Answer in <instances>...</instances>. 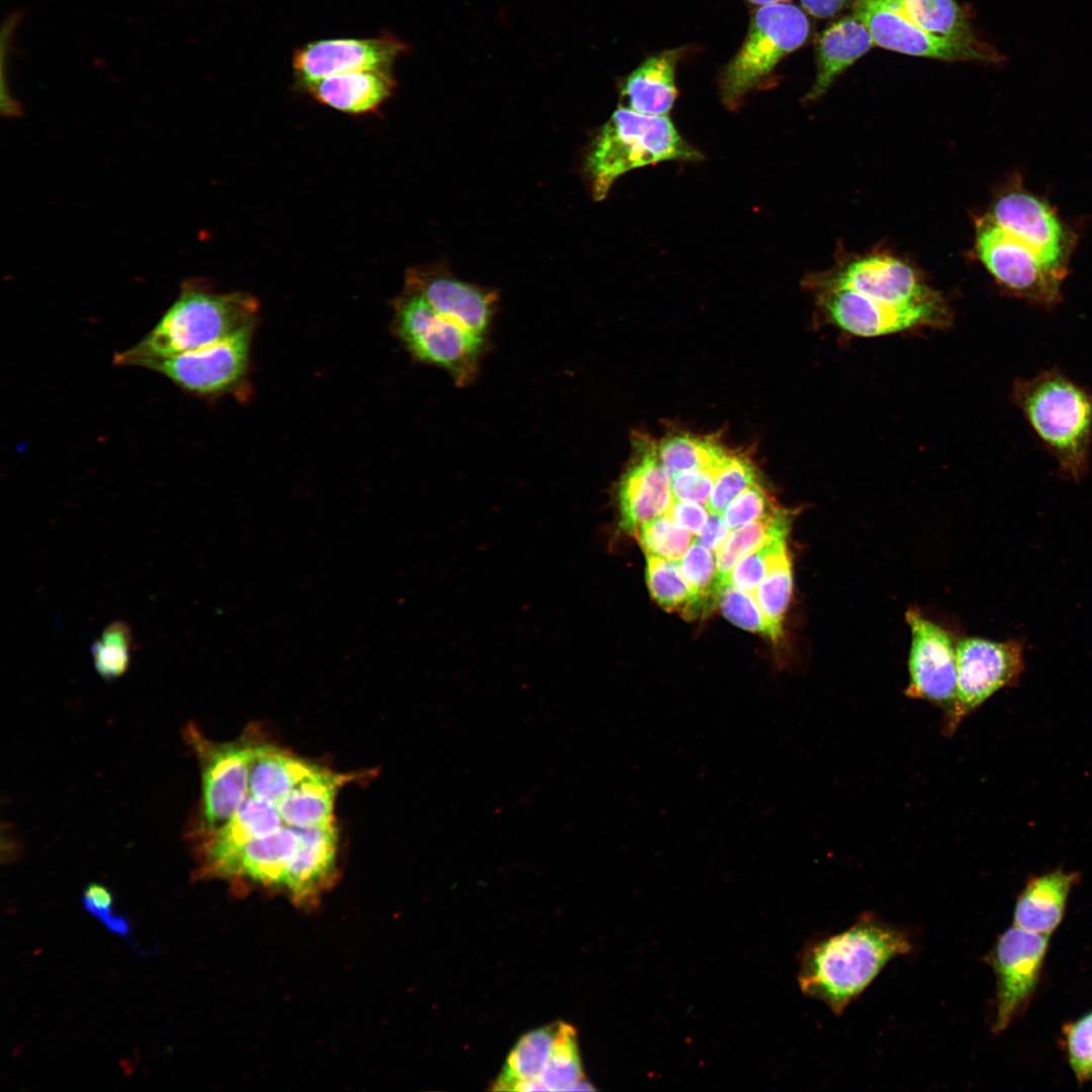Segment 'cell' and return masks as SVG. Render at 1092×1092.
I'll return each instance as SVG.
<instances>
[{
	"mask_svg": "<svg viewBox=\"0 0 1092 1092\" xmlns=\"http://www.w3.org/2000/svg\"><path fill=\"white\" fill-rule=\"evenodd\" d=\"M808 285L823 321L855 337L944 329L951 323L945 299L915 269L890 255L852 259Z\"/></svg>",
	"mask_w": 1092,
	"mask_h": 1092,
	"instance_id": "cell-1",
	"label": "cell"
},
{
	"mask_svg": "<svg viewBox=\"0 0 1092 1092\" xmlns=\"http://www.w3.org/2000/svg\"><path fill=\"white\" fill-rule=\"evenodd\" d=\"M908 933L873 914L849 928L817 941L804 954L802 991L841 1014L885 966L911 951Z\"/></svg>",
	"mask_w": 1092,
	"mask_h": 1092,
	"instance_id": "cell-2",
	"label": "cell"
},
{
	"mask_svg": "<svg viewBox=\"0 0 1092 1092\" xmlns=\"http://www.w3.org/2000/svg\"><path fill=\"white\" fill-rule=\"evenodd\" d=\"M258 304L241 292H217L201 281L186 280L155 327L134 346L116 353L113 363L139 366L202 348L251 329Z\"/></svg>",
	"mask_w": 1092,
	"mask_h": 1092,
	"instance_id": "cell-3",
	"label": "cell"
},
{
	"mask_svg": "<svg viewBox=\"0 0 1092 1092\" xmlns=\"http://www.w3.org/2000/svg\"><path fill=\"white\" fill-rule=\"evenodd\" d=\"M1012 398L1061 473L1082 478L1092 442V394L1060 372L1043 371L1017 380Z\"/></svg>",
	"mask_w": 1092,
	"mask_h": 1092,
	"instance_id": "cell-4",
	"label": "cell"
},
{
	"mask_svg": "<svg viewBox=\"0 0 1092 1092\" xmlns=\"http://www.w3.org/2000/svg\"><path fill=\"white\" fill-rule=\"evenodd\" d=\"M702 154L677 131L666 115H649L626 106L615 110L600 128L585 156L584 170L595 200L604 199L623 174L666 162H697Z\"/></svg>",
	"mask_w": 1092,
	"mask_h": 1092,
	"instance_id": "cell-5",
	"label": "cell"
},
{
	"mask_svg": "<svg viewBox=\"0 0 1092 1092\" xmlns=\"http://www.w3.org/2000/svg\"><path fill=\"white\" fill-rule=\"evenodd\" d=\"M809 20L790 3L759 6L751 16L745 39L719 79L720 99L729 110L766 81L777 65L806 41Z\"/></svg>",
	"mask_w": 1092,
	"mask_h": 1092,
	"instance_id": "cell-6",
	"label": "cell"
},
{
	"mask_svg": "<svg viewBox=\"0 0 1092 1092\" xmlns=\"http://www.w3.org/2000/svg\"><path fill=\"white\" fill-rule=\"evenodd\" d=\"M394 315L396 334L415 357L443 368L459 385L474 378L485 337L440 315L408 288L396 300Z\"/></svg>",
	"mask_w": 1092,
	"mask_h": 1092,
	"instance_id": "cell-7",
	"label": "cell"
},
{
	"mask_svg": "<svg viewBox=\"0 0 1092 1092\" xmlns=\"http://www.w3.org/2000/svg\"><path fill=\"white\" fill-rule=\"evenodd\" d=\"M201 769L199 817L189 833L210 830L225 823L248 796L249 769L257 742L251 736L226 743L213 742L193 723L184 731Z\"/></svg>",
	"mask_w": 1092,
	"mask_h": 1092,
	"instance_id": "cell-8",
	"label": "cell"
},
{
	"mask_svg": "<svg viewBox=\"0 0 1092 1092\" xmlns=\"http://www.w3.org/2000/svg\"><path fill=\"white\" fill-rule=\"evenodd\" d=\"M957 692L942 720V733L952 736L963 721L1000 690L1013 686L1024 668L1018 640L980 637L957 639Z\"/></svg>",
	"mask_w": 1092,
	"mask_h": 1092,
	"instance_id": "cell-9",
	"label": "cell"
},
{
	"mask_svg": "<svg viewBox=\"0 0 1092 1092\" xmlns=\"http://www.w3.org/2000/svg\"><path fill=\"white\" fill-rule=\"evenodd\" d=\"M852 14L866 24L875 46L886 50L946 62L1003 61L985 41L969 42L928 32L911 20L896 0H856Z\"/></svg>",
	"mask_w": 1092,
	"mask_h": 1092,
	"instance_id": "cell-10",
	"label": "cell"
},
{
	"mask_svg": "<svg viewBox=\"0 0 1092 1092\" xmlns=\"http://www.w3.org/2000/svg\"><path fill=\"white\" fill-rule=\"evenodd\" d=\"M976 252L995 280L1013 294L1044 306L1060 300L1066 274L1045 264L989 214L977 220Z\"/></svg>",
	"mask_w": 1092,
	"mask_h": 1092,
	"instance_id": "cell-11",
	"label": "cell"
},
{
	"mask_svg": "<svg viewBox=\"0 0 1092 1092\" xmlns=\"http://www.w3.org/2000/svg\"><path fill=\"white\" fill-rule=\"evenodd\" d=\"M251 329L181 354L150 359L138 367L165 376L184 391L211 397L236 388L246 372Z\"/></svg>",
	"mask_w": 1092,
	"mask_h": 1092,
	"instance_id": "cell-12",
	"label": "cell"
},
{
	"mask_svg": "<svg viewBox=\"0 0 1092 1092\" xmlns=\"http://www.w3.org/2000/svg\"><path fill=\"white\" fill-rule=\"evenodd\" d=\"M911 642L905 696L947 711L957 692V639L918 609L906 612Z\"/></svg>",
	"mask_w": 1092,
	"mask_h": 1092,
	"instance_id": "cell-13",
	"label": "cell"
},
{
	"mask_svg": "<svg viewBox=\"0 0 1092 1092\" xmlns=\"http://www.w3.org/2000/svg\"><path fill=\"white\" fill-rule=\"evenodd\" d=\"M1050 935L1008 928L990 953L996 977L994 1031L1004 1030L1022 1012L1037 986Z\"/></svg>",
	"mask_w": 1092,
	"mask_h": 1092,
	"instance_id": "cell-14",
	"label": "cell"
},
{
	"mask_svg": "<svg viewBox=\"0 0 1092 1092\" xmlns=\"http://www.w3.org/2000/svg\"><path fill=\"white\" fill-rule=\"evenodd\" d=\"M990 217L1050 267L1067 274L1073 236L1050 204L1020 188L1001 194Z\"/></svg>",
	"mask_w": 1092,
	"mask_h": 1092,
	"instance_id": "cell-15",
	"label": "cell"
},
{
	"mask_svg": "<svg viewBox=\"0 0 1092 1092\" xmlns=\"http://www.w3.org/2000/svg\"><path fill=\"white\" fill-rule=\"evenodd\" d=\"M634 457L616 488L619 528L635 536L642 524L667 513L673 495L670 477L661 465L655 439L633 438Z\"/></svg>",
	"mask_w": 1092,
	"mask_h": 1092,
	"instance_id": "cell-16",
	"label": "cell"
},
{
	"mask_svg": "<svg viewBox=\"0 0 1092 1092\" xmlns=\"http://www.w3.org/2000/svg\"><path fill=\"white\" fill-rule=\"evenodd\" d=\"M397 38H333L310 42L293 56V70L306 87L327 77L368 69H391L405 51Z\"/></svg>",
	"mask_w": 1092,
	"mask_h": 1092,
	"instance_id": "cell-17",
	"label": "cell"
},
{
	"mask_svg": "<svg viewBox=\"0 0 1092 1092\" xmlns=\"http://www.w3.org/2000/svg\"><path fill=\"white\" fill-rule=\"evenodd\" d=\"M419 293L445 318L485 337L494 313L497 296L475 284L462 281L438 268L413 269L406 287Z\"/></svg>",
	"mask_w": 1092,
	"mask_h": 1092,
	"instance_id": "cell-18",
	"label": "cell"
},
{
	"mask_svg": "<svg viewBox=\"0 0 1092 1092\" xmlns=\"http://www.w3.org/2000/svg\"><path fill=\"white\" fill-rule=\"evenodd\" d=\"M284 825L275 804L248 794L225 823L210 830L189 833L195 843L196 875L211 878L216 869L246 842L272 834Z\"/></svg>",
	"mask_w": 1092,
	"mask_h": 1092,
	"instance_id": "cell-19",
	"label": "cell"
},
{
	"mask_svg": "<svg viewBox=\"0 0 1092 1092\" xmlns=\"http://www.w3.org/2000/svg\"><path fill=\"white\" fill-rule=\"evenodd\" d=\"M298 847V829L284 825L272 834L246 842L211 878L249 882L285 893Z\"/></svg>",
	"mask_w": 1092,
	"mask_h": 1092,
	"instance_id": "cell-20",
	"label": "cell"
},
{
	"mask_svg": "<svg viewBox=\"0 0 1092 1092\" xmlns=\"http://www.w3.org/2000/svg\"><path fill=\"white\" fill-rule=\"evenodd\" d=\"M297 829L299 847L285 894L293 903L305 906L313 904L334 880L339 833L334 822Z\"/></svg>",
	"mask_w": 1092,
	"mask_h": 1092,
	"instance_id": "cell-21",
	"label": "cell"
},
{
	"mask_svg": "<svg viewBox=\"0 0 1092 1092\" xmlns=\"http://www.w3.org/2000/svg\"><path fill=\"white\" fill-rule=\"evenodd\" d=\"M874 46L868 27L854 14L829 25L817 41L816 77L805 100L818 99L847 68Z\"/></svg>",
	"mask_w": 1092,
	"mask_h": 1092,
	"instance_id": "cell-22",
	"label": "cell"
},
{
	"mask_svg": "<svg viewBox=\"0 0 1092 1092\" xmlns=\"http://www.w3.org/2000/svg\"><path fill=\"white\" fill-rule=\"evenodd\" d=\"M1078 874L1060 869L1030 879L1015 903L1013 925L1050 935L1061 923Z\"/></svg>",
	"mask_w": 1092,
	"mask_h": 1092,
	"instance_id": "cell-23",
	"label": "cell"
},
{
	"mask_svg": "<svg viewBox=\"0 0 1092 1092\" xmlns=\"http://www.w3.org/2000/svg\"><path fill=\"white\" fill-rule=\"evenodd\" d=\"M682 49L651 56L631 72L620 86L621 99L628 108L643 114L666 115L677 96L675 67Z\"/></svg>",
	"mask_w": 1092,
	"mask_h": 1092,
	"instance_id": "cell-24",
	"label": "cell"
},
{
	"mask_svg": "<svg viewBox=\"0 0 1092 1092\" xmlns=\"http://www.w3.org/2000/svg\"><path fill=\"white\" fill-rule=\"evenodd\" d=\"M393 87L390 69L336 74L308 86L321 103L346 113L375 109L390 95Z\"/></svg>",
	"mask_w": 1092,
	"mask_h": 1092,
	"instance_id": "cell-25",
	"label": "cell"
},
{
	"mask_svg": "<svg viewBox=\"0 0 1092 1092\" xmlns=\"http://www.w3.org/2000/svg\"><path fill=\"white\" fill-rule=\"evenodd\" d=\"M321 766L268 743H257L249 769L248 794L277 804Z\"/></svg>",
	"mask_w": 1092,
	"mask_h": 1092,
	"instance_id": "cell-26",
	"label": "cell"
},
{
	"mask_svg": "<svg viewBox=\"0 0 1092 1092\" xmlns=\"http://www.w3.org/2000/svg\"><path fill=\"white\" fill-rule=\"evenodd\" d=\"M349 779L323 767L317 769L276 804L284 823L296 828L333 823L337 793Z\"/></svg>",
	"mask_w": 1092,
	"mask_h": 1092,
	"instance_id": "cell-27",
	"label": "cell"
},
{
	"mask_svg": "<svg viewBox=\"0 0 1092 1092\" xmlns=\"http://www.w3.org/2000/svg\"><path fill=\"white\" fill-rule=\"evenodd\" d=\"M793 518V511L778 507L771 514L732 530L716 553L717 571L722 582L728 581L731 570L743 557L771 539L789 535Z\"/></svg>",
	"mask_w": 1092,
	"mask_h": 1092,
	"instance_id": "cell-28",
	"label": "cell"
},
{
	"mask_svg": "<svg viewBox=\"0 0 1092 1092\" xmlns=\"http://www.w3.org/2000/svg\"><path fill=\"white\" fill-rule=\"evenodd\" d=\"M559 1022L532 1029L522 1035L510 1051L493 1090H511L520 1081L539 1080L552 1052Z\"/></svg>",
	"mask_w": 1092,
	"mask_h": 1092,
	"instance_id": "cell-29",
	"label": "cell"
},
{
	"mask_svg": "<svg viewBox=\"0 0 1092 1092\" xmlns=\"http://www.w3.org/2000/svg\"><path fill=\"white\" fill-rule=\"evenodd\" d=\"M646 580L650 595L663 609L686 619L706 616L703 605L686 577L679 562L646 555Z\"/></svg>",
	"mask_w": 1092,
	"mask_h": 1092,
	"instance_id": "cell-30",
	"label": "cell"
},
{
	"mask_svg": "<svg viewBox=\"0 0 1092 1092\" xmlns=\"http://www.w3.org/2000/svg\"><path fill=\"white\" fill-rule=\"evenodd\" d=\"M655 449L668 474L709 467L721 461L730 451L716 437L687 432L672 433L655 440Z\"/></svg>",
	"mask_w": 1092,
	"mask_h": 1092,
	"instance_id": "cell-31",
	"label": "cell"
},
{
	"mask_svg": "<svg viewBox=\"0 0 1092 1092\" xmlns=\"http://www.w3.org/2000/svg\"><path fill=\"white\" fill-rule=\"evenodd\" d=\"M908 17L928 32L977 42L965 11L954 0H896Z\"/></svg>",
	"mask_w": 1092,
	"mask_h": 1092,
	"instance_id": "cell-32",
	"label": "cell"
},
{
	"mask_svg": "<svg viewBox=\"0 0 1092 1092\" xmlns=\"http://www.w3.org/2000/svg\"><path fill=\"white\" fill-rule=\"evenodd\" d=\"M583 1078L575 1028L560 1021L552 1052L539 1080L546 1091H567Z\"/></svg>",
	"mask_w": 1092,
	"mask_h": 1092,
	"instance_id": "cell-33",
	"label": "cell"
},
{
	"mask_svg": "<svg viewBox=\"0 0 1092 1092\" xmlns=\"http://www.w3.org/2000/svg\"><path fill=\"white\" fill-rule=\"evenodd\" d=\"M759 482L758 469L752 459L744 452L732 450L716 477L706 505L710 514L722 515L733 499Z\"/></svg>",
	"mask_w": 1092,
	"mask_h": 1092,
	"instance_id": "cell-34",
	"label": "cell"
},
{
	"mask_svg": "<svg viewBox=\"0 0 1092 1092\" xmlns=\"http://www.w3.org/2000/svg\"><path fill=\"white\" fill-rule=\"evenodd\" d=\"M678 562L684 576L700 599L705 614L709 615L718 604L724 585L718 575L713 552L694 540Z\"/></svg>",
	"mask_w": 1092,
	"mask_h": 1092,
	"instance_id": "cell-35",
	"label": "cell"
},
{
	"mask_svg": "<svg viewBox=\"0 0 1092 1092\" xmlns=\"http://www.w3.org/2000/svg\"><path fill=\"white\" fill-rule=\"evenodd\" d=\"M638 539L646 555L679 561L694 542V534L664 514L645 522Z\"/></svg>",
	"mask_w": 1092,
	"mask_h": 1092,
	"instance_id": "cell-36",
	"label": "cell"
},
{
	"mask_svg": "<svg viewBox=\"0 0 1092 1092\" xmlns=\"http://www.w3.org/2000/svg\"><path fill=\"white\" fill-rule=\"evenodd\" d=\"M788 536L771 539L743 557L731 570L728 581L738 589L753 595L765 576L790 556Z\"/></svg>",
	"mask_w": 1092,
	"mask_h": 1092,
	"instance_id": "cell-37",
	"label": "cell"
},
{
	"mask_svg": "<svg viewBox=\"0 0 1092 1092\" xmlns=\"http://www.w3.org/2000/svg\"><path fill=\"white\" fill-rule=\"evenodd\" d=\"M718 604L722 614L736 626L774 641L783 637V633L765 618L754 596L738 589L731 582L724 583Z\"/></svg>",
	"mask_w": 1092,
	"mask_h": 1092,
	"instance_id": "cell-38",
	"label": "cell"
},
{
	"mask_svg": "<svg viewBox=\"0 0 1092 1092\" xmlns=\"http://www.w3.org/2000/svg\"><path fill=\"white\" fill-rule=\"evenodd\" d=\"M792 593L793 565L790 555L765 576L753 594L765 618L782 633Z\"/></svg>",
	"mask_w": 1092,
	"mask_h": 1092,
	"instance_id": "cell-39",
	"label": "cell"
},
{
	"mask_svg": "<svg viewBox=\"0 0 1092 1092\" xmlns=\"http://www.w3.org/2000/svg\"><path fill=\"white\" fill-rule=\"evenodd\" d=\"M130 649L131 634L128 626L122 622L110 624L92 646L97 672L105 679L121 676L128 668Z\"/></svg>",
	"mask_w": 1092,
	"mask_h": 1092,
	"instance_id": "cell-40",
	"label": "cell"
},
{
	"mask_svg": "<svg viewBox=\"0 0 1092 1092\" xmlns=\"http://www.w3.org/2000/svg\"><path fill=\"white\" fill-rule=\"evenodd\" d=\"M777 508L778 506L759 482L733 499L722 515L730 530H734L771 514Z\"/></svg>",
	"mask_w": 1092,
	"mask_h": 1092,
	"instance_id": "cell-41",
	"label": "cell"
},
{
	"mask_svg": "<svg viewBox=\"0 0 1092 1092\" xmlns=\"http://www.w3.org/2000/svg\"><path fill=\"white\" fill-rule=\"evenodd\" d=\"M731 451L721 461L709 467L668 474L673 498L707 505L716 477Z\"/></svg>",
	"mask_w": 1092,
	"mask_h": 1092,
	"instance_id": "cell-42",
	"label": "cell"
},
{
	"mask_svg": "<svg viewBox=\"0 0 1092 1092\" xmlns=\"http://www.w3.org/2000/svg\"><path fill=\"white\" fill-rule=\"evenodd\" d=\"M1069 1063L1080 1082L1092 1079V1012L1066 1029Z\"/></svg>",
	"mask_w": 1092,
	"mask_h": 1092,
	"instance_id": "cell-43",
	"label": "cell"
},
{
	"mask_svg": "<svg viewBox=\"0 0 1092 1092\" xmlns=\"http://www.w3.org/2000/svg\"><path fill=\"white\" fill-rule=\"evenodd\" d=\"M83 903L87 910L104 922L109 929L119 934L127 932V922L122 917L113 915V897L105 886L97 883L89 884L83 893Z\"/></svg>",
	"mask_w": 1092,
	"mask_h": 1092,
	"instance_id": "cell-44",
	"label": "cell"
},
{
	"mask_svg": "<svg viewBox=\"0 0 1092 1092\" xmlns=\"http://www.w3.org/2000/svg\"><path fill=\"white\" fill-rule=\"evenodd\" d=\"M666 515L697 536L706 525L710 512L704 504L673 498Z\"/></svg>",
	"mask_w": 1092,
	"mask_h": 1092,
	"instance_id": "cell-45",
	"label": "cell"
},
{
	"mask_svg": "<svg viewBox=\"0 0 1092 1092\" xmlns=\"http://www.w3.org/2000/svg\"><path fill=\"white\" fill-rule=\"evenodd\" d=\"M730 534V528L723 515L710 514L708 521L696 540L712 552L717 553Z\"/></svg>",
	"mask_w": 1092,
	"mask_h": 1092,
	"instance_id": "cell-46",
	"label": "cell"
},
{
	"mask_svg": "<svg viewBox=\"0 0 1092 1092\" xmlns=\"http://www.w3.org/2000/svg\"><path fill=\"white\" fill-rule=\"evenodd\" d=\"M851 0H801L802 6L811 15L818 18H828L837 14Z\"/></svg>",
	"mask_w": 1092,
	"mask_h": 1092,
	"instance_id": "cell-47",
	"label": "cell"
},
{
	"mask_svg": "<svg viewBox=\"0 0 1092 1092\" xmlns=\"http://www.w3.org/2000/svg\"><path fill=\"white\" fill-rule=\"evenodd\" d=\"M567 1091H596V1088L582 1078L575 1082Z\"/></svg>",
	"mask_w": 1092,
	"mask_h": 1092,
	"instance_id": "cell-48",
	"label": "cell"
},
{
	"mask_svg": "<svg viewBox=\"0 0 1092 1092\" xmlns=\"http://www.w3.org/2000/svg\"><path fill=\"white\" fill-rule=\"evenodd\" d=\"M746 1H748L751 4H754V5L763 6V5H767V4L783 2L785 0H746Z\"/></svg>",
	"mask_w": 1092,
	"mask_h": 1092,
	"instance_id": "cell-49",
	"label": "cell"
}]
</instances>
